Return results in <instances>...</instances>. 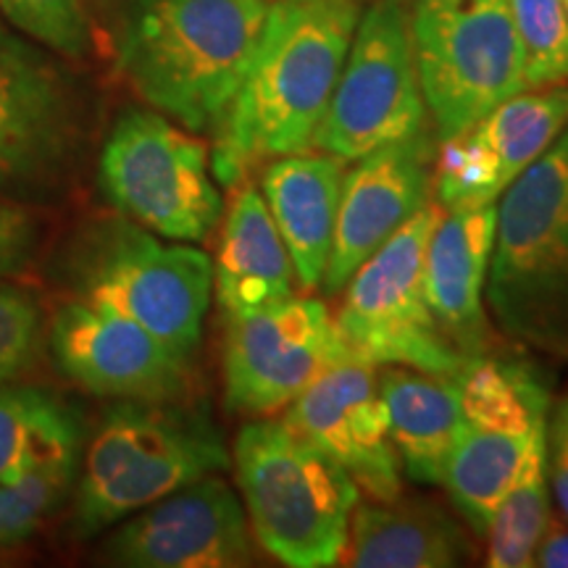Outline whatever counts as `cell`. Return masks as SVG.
<instances>
[{
  "label": "cell",
  "mask_w": 568,
  "mask_h": 568,
  "mask_svg": "<svg viewBox=\"0 0 568 568\" xmlns=\"http://www.w3.org/2000/svg\"><path fill=\"white\" fill-rule=\"evenodd\" d=\"M550 521L548 489V429L531 443L518 468L514 485L503 495L489 521L487 564L493 568H527L535 558L537 542Z\"/></svg>",
  "instance_id": "25"
},
{
  "label": "cell",
  "mask_w": 568,
  "mask_h": 568,
  "mask_svg": "<svg viewBox=\"0 0 568 568\" xmlns=\"http://www.w3.org/2000/svg\"><path fill=\"white\" fill-rule=\"evenodd\" d=\"M295 268L264 195L243 187L234 195L219 240L213 287L224 316L251 314L293 297Z\"/></svg>",
  "instance_id": "21"
},
{
  "label": "cell",
  "mask_w": 568,
  "mask_h": 568,
  "mask_svg": "<svg viewBox=\"0 0 568 568\" xmlns=\"http://www.w3.org/2000/svg\"><path fill=\"white\" fill-rule=\"evenodd\" d=\"M460 426L445 487L474 529L487 531L531 443L548 429V393L524 368L468 358L456 372Z\"/></svg>",
  "instance_id": "11"
},
{
  "label": "cell",
  "mask_w": 568,
  "mask_h": 568,
  "mask_svg": "<svg viewBox=\"0 0 568 568\" xmlns=\"http://www.w3.org/2000/svg\"><path fill=\"white\" fill-rule=\"evenodd\" d=\"M426 113L410 11L403 0H376L355 24L343 74L314 145L339 161H358L426 132Z\"/></svg>",
  "instance_id": "9"
},
{
  "label": "cell",
  "mask_w": 568,
  "mask_h": 568,
  "mask_svg": "<svg viewBox=\"0 0 568 568\" xmlns=\"http://www.w3.org/2000/svg\"><path fill=\"white\" fill-rule=\"evenodd\" d=\"M224 468L230 453L209 414L172 400H126L103 416L84 453L77 535H98Z\"/></svg>",
  "instance_id": "4"
},
{
  "label": "cell",
  "mask_w": 568,
  "mask_h": 568,
  "mask_svg": "<svg viewBox=\"0 0 568 568\" xmlns=\"http://www.w3.org/2000/svg\"><path fill=\"white\" fill-rule=\"evenodd\" d=\"M495 224V203L445 211L426 247V303L439 332L466 361L485 355L489 345L485 287Z\"/></svg>",
  "instance_id": "19"
},
{
  "label": "cell",
  "mask_w": 568,
  "mask_h": 568,
  "mask_svg": "<svg viewBox=\"0 0 568 568\" xmlns=\"http://www.w3.org/2000/svg\"><path fill=\"white\" fill-rule=\"evenodd\" d=\"M51 347L61 372L95 395L174 400L187 382V358L132 318L82 297L59 308Z\"/></svg>",
  "instance_id": "16"
},
{
  "label": "cell",
  "mask_w": 568,
  "mask_h": 568,
  "mask_svg": "<svg viewBox=\"0 0 568 568\" xmlns=\"http://www.w3.org/2000/svg\"><path fill=\"white\" fill-rule=\"evenodd\" d=\"M531 566L542 568H568V521H548L542 537H539Z\"/></svg>",
  "instance_id": "32"
},
{
  "label": "cell",
  "mask_w": 568,
  "mask_h": 568,
  "mask_svg": "<svg viewBox=\"0 0 568 568\" xmlns=\"http://www.w3.org/2000/svg\"><path fill=\"white\" fill-rule=\"evenodd\" d=\"M38 343V305L19 290L0 287V385H9L32 364Z\"/></svg>",
  "instance_id": "29"
},
{
  "label": "cell",
  "mask_w": 568,
  "mask_h": 568,
  "mask_svg": "<svg viewBox=\"0 0 568 568\" xmlns=\"http://www.w3.org/2000/svg\"><path fill=\"white\" fill-rule=\"evenodd\" d=\"M566 403H568V400H566Z\"/></svg>",
  "instance_id": "34"
},
{
  "label": "cell",
  "mask_w": 568,
  "mask_h": 568,
  "mask_svg": "<svg viewBox=\"0 0 568 568\" xmlns=\"http://www.w3.org/2000/svg\"><path fill=\"white\" fill-rule=\"evenodd\" d=\"M410 38L439 140L527 90L510 0H414Z\"/></svg>",
  "instance_id": "7"
},
{
  "label": "cell",
  "mask_w": 568,
  "mask_h": 568,
  "mask_svg": "<svg viewBox=\"0 0 568 568\" xmlns=\"http://www.w3.org/2000/svg\"><path fill=\"white\" fill-rule=\"evenodd\" d=\"M234 468L255 542L290 568L337 566L347 545L355 481L293 426L245 424Z\"/></svg>",
  "instance_id": "5"
},
{
  "label": "cell",
  "mask_w": 568,
  "mask_h": 568,
  "mask_svg": "<svg viewBox=\"0 0 568 568\" xmlns=\"http://www.w3.org/2000/svg\"><path fill=\"white\" fill-rule=\"evenodd\" d=\"M379 393L400 468L422 485H445L460 426L456 374L387 366L379 374Z\"/></svg>",
  "instance_id": "23"
},
{
  "label": "cell",
  "mask_w": 568,
  "mask_h": 568,
  "mask_svg": "<svg viewBox=\"0 0 568 568\" xmlns=\"http://www.w3.org/2000/svg\"><path fill=\"white\" fill-rule=\"evenodd\" d=\"M524 53L527 90L568 80V13L564 0H510Z\"/></svg>",
  "instance_id": "26"
},
{
  "label": "cell",
  "mask_w": 568,
  "mask_h": 568,
  "mask_svg": "<svg viewBox=\"0 0 568 568\" xmlns=\"http://www.w3.org/2000/svg\"><path fill=\"white\" fill-rule=\"evenodd\" d=\"M487 282L510 339L568 358V126L500 195Z\"/></svg>",
  "instance_id": "3"
},
{
  "label": "cell",
  "mask_w": 568,
  "mask_h": 568,
  "mask_svg": "<svg viewBox=\"0 0 568 568\" xmlns=\"http://www.w3.org/2000/svg\"><path fill=\"white\" fill-rule=\"evenodd\" d=\"M548 477L560 514L568 521V403L558 408L556 422L548 426Z\"/></svg>",
  "instance_id": "31"
},
{
  "label": "cell",
  "mask_w": 568,
  "mask_h": 568,
  "mask_svg": "<svg viewBox=\"0 0 568 568\" xmlns=\"http://www.w3.org/2000/svg\"><path fill=\"white\" fill-rule=\"evenodd\" d=\"M568 126V88L518 92L485 113L435 155V193L445 211L489 205L556 142Z\"/></svg>",
  "instance_id": "13"
},
{
  "label": "cell",
  "mask_w": 568,
  "mask_h": 568,
  "mask_svg": "<svg viewBox=\"0 0 568 568\" xmlns=\"http://www.w3.org/2000/svg\"><path fill=\"white\" fill-rule=\"evenodd\" d=\"M343 176V161L308 151L284 155L264 172V201L303 290L324 282L335 243Z\"/></svg>",
  "instance_id": "20"
},
{
  "label": "cell",
  "mask_w": 568,
  "mask_h": 568,
  "mask_svg": "<svg viewBox=\"0 0 568 568\" xmlns=\"http://www.w3.org/2000/svg\"><path fill=\"white\" fill-rule=\"evenodd\" d=\"M82 429L59 397L38 387L0 385V481L51 464H77Z\"/></svg>",
  "instance_id": "24"
},
{
  "label": "cell",
  "mask_w": 568,
  "mask_h": 568,
  "mask_svg": "<svg viewBox=\"0 0 568 568\" xmlns=\"http://www.w3.org/2000/svg\"><path fill=\"white\" fill-rule=\"evenodd\" d=\"M358 0H276L213 148L211 172L237 187L258 163L314 148L358 24Z\"/></svg>",
  "instance_id": "1"
},
{
  "label": "cell",
  "mask_w": 568,
  "mask_h": 568,
  "mask_svg": "<svg viewBox=\"0 0 568 568\" xmlns=\"http://www.w3.org/2000/svg\"><path fill=\"white\" fill-rule=\"evenodd\" d=\"M443 213V205L426 201L347 280L335 318L347 358L426 374H456L466 364L439 332L426 303V247Z\"/></svg>",
  "instance_id": "8"
},
{
  "label": "cell",
  "mask_w": 568,
  "mask_h": 568,
  "mask_svg": "<svg viewBox=\"0 0 568 568\" xmlns=\"http://www.w3.org/2000/svg\"><path fill=\"white\" fill-rule=\"evenodd\" d=\"M272 0H140L119 63L132 88L190 132L219 130Z\"/></svg>",
  "instance_id": "2"
},
{
  "label": "cell",
  "mask_w": 568,
  "mask_h": 568,
  "mask_svg": "<svg viewBox=\"0 0 568 568\" xmlns=\"http://www.w3.org/2000/svg\"><path fill=\"white\" fill-rule=\"evenodd\" d=\"M69 280L82 301L132 318L182 358L201 345L213 266L197 247L166 245L130 222H101L71 247Z\"/></svg>",
  "instance_id": "6"
},
{
  "label": "cell",
  "mask_w": 568,
  "mask_h": 568,
  "mask_svg": "<svg viewBox=\"0 0 568 568\" xmlns=\"http://www.w3.org/2000/svg\"><path fill=\"white\" fill-rule=\"evenodd\" d=\"M564 6H566V13H568V0H564Z\"/></svg>",
  "instance_id": "33"
},
{
  "label": "cell",
  "mask_w": 568,
  "mask_h": 568,
  "mask_svg": "<svg viewBox=\"0 0 568 568\" xmlns=\"http://www.w3.org/2000/svg\"><path fill=\"white\" fill-rule=\"evenodd\" d=\"M432 174L435 148L429 132L358 159L343 176L335 243L322 282L326 293L345 290L355 268L429 201Z\"/></svg>",
  "instance_id": "18"
},
{
  "label": "cell",
  "mask_w": 568,
  "mask_h": 568,
  "mask_svg": "<svg viewBox=\"0 0 568 568\" xmlns=\"http://www.w3.org/2000/svg\"><path fill=\"white\" fill-rule=\"evenodd\" d=\"M335 318L316 297H287L226 318L224 400L234 414L287 408L318 374L345 361Z\"/></svg>",
  "instance_id": "12"
},
{
  "label": "cell",
  "mask_w": 568,
  "mask_h": 568,
  "mask_svg": "<svg viewBox=\"0 0 568 568\" xmlns=\"http://www.w3.org/2000/svg\"><path fill=\"white\" fill-rule=\"evenodd\" d=\"M101 187L124 216L166 240L201 243L222 219L205 145L153 111H126L113 124Z\"/></svg>",
  "instance_id": "10"
},
{
  "label": "cell",
  "mask_w": 568,
  "mask_h": 568,
  "mask_svg": "<svg viewBox=\"0 0 568 568\" xmlns=\"http://www.w3.org/2000/svg\"><path fill=\"white\" fill-rule=\"evenodd\" d=\"M74 148L67 84L51 63L0 32V193H42Z\"/></svg>",
  "instance_id": "17"
},
{
  "label": "cell",
  "mask_w": 568,
  "mask_h": 568,
  "mask_svg": "<svg viewBox=\"0 0 568 568\" xmlns=\"http://www.w3.org/2000/svg\"><path fill=\"white\" fill-rule=\"evenodd\" d=\"M282 422L335 460L372 500L400 497V458L376 366L353 358L332 364L290 403Z\"/></svg>",
  "instance_id": "14"
},
{
  "label": "cell",
  "mask_w": 568,
  "mask_h": 568,
  "mask_svg": "<svg viewBox=\"0 0 568 568\" xmlns=\"http://www.w3.org/2000/svg\"><path fill=\"white\" fill-rule=\"evenodd\" d=\"M77 464H51L17 481H0V548L24 542L34 535L74 479Z\"/></svg>",
  "instance_id": "27"
},
{
  "label": "cell",
  "mask_w": 568,
  "mask_h": 568,
  "mask_svg": "<svg viewBox=\"0 0 568 568\" xmlns=\"http://www.w3.org/2000/svg\"><path fill=\"white\" fill-rule=\"evenodd\" d=\"M471 556L464 529L435 503L374 500L353 510L339 564L355 568H447Z\"/></svg>",
  "instance_id": "22"
},
{
  "label": "cell",
  "mask_w": 568,
  "mask_h": 568,
  "mask_svg": "<svg viewBox=\"0 0 568 568\" xmlns=\"http://www.w3.org/2000/svg\"><path fill=\"white\" fill-rule=\"evenodd\" d=\"M132 568H240L255 564L253 531L237 495L219 477L161 497L130 518L105 548Z\"/></svg>",
  "instance_id": "15"
},
{
  "label": "cell",
  "mask_w": 568,
  "mask_h": 568,
  "mask_svg": "<svg viewBox=\"0 0 568 568\" xmlns=\"http://www.w3.org/2000/svg\"><path fill=\"white\" fill-rule=\"evenodd\" d=\"M34 247V224L19 205L0 201V276L19 272Z\"/></svg>",
  "instance_id": "30"
},
{
  "label": "cell",
  "mask_w": 568,
  "mask_h": 568,
  "mask_svg": "<svg viewBox=\"0 0 568 568\" xmlns=\"http://www.w3.org/2000/svg\"><path fill=\"white\" fill-rule=\"evenodd\" d=\"M6 17L42 45L69 59H82L90 48V21L80 0H0Z\"/></svg>",
  "instance_id": "28"
}]
</instances>
